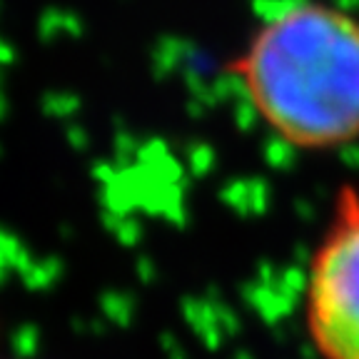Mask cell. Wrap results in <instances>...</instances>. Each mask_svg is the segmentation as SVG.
<instances>
[{
  "mask_svg": "<svg viewBox=\"0 0 359 359\" xmlns=\"http://www.w3.org/2000/svg\"><path fill=\"white\" fill-rule=\"evenodd\" d=\"M304 330L320 359H359V187L349 182L309 259Z\"/></svg>",
  "mask_w": 359,
  "mask_h": 359,
  "instance_id": "obj_2",
  "label": "cell"
},
{
  "mask_svg": "<svg viewBox=\"0 0 359 359\" xmlns=\"http://www.w3.org/2000/svg\"><path fill=\"white\" fill-rule=\"evenodd\" d=\"M259 123L294 150L359 140V18L327 0H277L227 62Z\"/></svg>",
  "mask_w": 359,
  "mask_h": 359,
  "instance_id": "obj_1",
  "label": "cell"
}]
</instances>
